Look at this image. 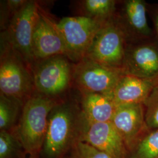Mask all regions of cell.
<instances>
[{
  "instance_id": "cell-11",
  "label": "cell",
  "mask_w": 158,
  "mask_h": 158,
  "mask_svg": "<svg viewBox=\"0 0 158 158\" xmlns=\"http://www.w3.org/2000/svg\"><path fill=\"white\" fill-rule=\"evenodd\" d=\"M111 123L124 142L128 153L148 129L143 104H125L116 106Z\"/></svg>"
},
{
  "instance_id": "cell-23",
  "label": "cell",
  "mask_w": 158,
  "mask_h": 158,
  "mask_svg": "<svg viewBox=\"0 0 158 158\" xmlns=\"http://www.w3.org/2000/svg\"><path fill=\"white\" fill-rule=\"evenodd\" d=\"M28 1L25 0H8L6 4L8 8L10 11L14 12V14L24 6Z\"/></svg>"
},
{
  "instance_id": "cell-15",
  "label": "cell",
  "mask_w": 158,
  "mask_h": 158,
  "mask_svg": "<svg viewBox=\"0 0 158 158\" xmlns=\"http://www.w3.org/2000/svg\"><path fill=\"white\" fill-rule=\"evenodd\" d=\"M80 108L86 121L105 123L111 121L116 106L112 98L106 95L83 93Z\"/></svg>"
},
{
  "instance_id": "cell-22",
  "label": "cell",
  "mask_w": 158,
  "mask_h": 158,
  "mask_svg": "<svg viewBox=\"0 0 158 158\" xmlns=\"http://www.w3.org/2000/svg\"><path fill=\"white\" fill-rule=\"evenodd\" d=\"M147 12L152 22L153 34L158 40V4L148 3Z\"/></svg>"
},
{
  "instance_id": "cell-18",
  "label": "cell",
  "mask_w": 158,
  "mask_h": 158,
  "mask_svg": "<svg viewBox=\"0 0 158 158\" xmlns=\"http://www.w3.org/2000/svg\"><path fill=\"white\" fill-rule=\"evenodd\" d=\"M117 4L114 0H86L84 8L89 17L105 22L115 15Z\"/></svg>"
},
{
  "instance_id": "cell-10",
  "label": "cell",
  "mask_w": 158,
  "mask_h": 158,
  "mask_svg": "<svg viewBox=\"0 0 158 158\" xmlns=\"http://www.w3.org/2000/svg\"><path fill=\"white\" fill-rule=\"evenodd\" d=\"M79 141L106 153L112 158H127L128 151L113 123H89L84 118Z\"/></svg>"
},
{
  "instance_id": "cell-1",
  "label": "cell",
  "mask_w": 158,
  "mask_h": 158,
  "mask_svg": "<svg viewBox=\"0 0 158 158\" xmlns=\"http://www.w3.org/2000/svg\"><path fill=\"white\" fill-rule=\"evenodd\" d=\"M83 123L80 107L71 102H59L49 115L43 157L65 158L79 141Z\"/></svg>"
},
{
  "instance_id": "cell-16",
  "label": "cell",
  "mask_w": 158,
  "mask_h": 158,
  "mask_svg": "<svg viewBox=\"0 0 158 158\" xmlns=\"http://www.w3.org/2000/svg\"><path fill=\"white\" fill-rule=\"evenodd\" d=\"M127 158H158V128H148Z\"/></svg>"
},
{
  "instance_id": "cell-14",
  "label": "cell",
  "mask_w": 158,
  "mask_h": 158,
  "mask_svg": "<svg viewBox=\"0 0 158 158\" xmlns=\"http://www.w3.org/2000/svg\"><path fill=\"white\" fill-rule=\"evenodd\" d=\"M158 84V76L143 78L123 74L112 94L116 106L125 104H144Z\"/></svg>"
},
{
  "instance_id": "cell-19",
  "label": "cell",
  "mask_w": 158,
  "mask_h": 158,
  "mask_svg": "<svg viewBox=\"0 0 158 158\" xmlns=\"http://www.w3.org/2000/svg\"><path fill=\"white\" fill-rule=\"evenodd\" d=\"M25 153L13 131L0 132V158H24Z\"/></svg>"
},
{
  "instance_id": "cell-5",
  "label": "cell",
  "mask_w": 158,
  "mask_h": 158,
  "mask_svg": "<svg viewBox=\"0 0 158 158\" xmlns=\"http://www.w3.org/2000/svg\"><path fill=\"white\" fill-rule=\"evenodd\" d=\"M25 62L11 46L1 55L0 64L1 94L16 99L24 104L34 93L33 76Z\"/></svg>"
},
{
  "instance_id": "cell-4",
  "label": "cell",
  "mask_w": 158,
  "mask_h": 158,
  "mask_svg": "<svg viewBox=\"0 0 158 158\" xmlns=\"http://www.w3.org/2000/svg\"><path fill=\"white\" fill-rule=\"evenodd\" d=\"M106 22L89 16H78L64 17L56 23L64 41L67 57L77 62L84 58L96 34Z\"/></svg>"
},
{
  "instance_id": "cell-8",
  "label": "cell",
  "mask_w": 158,
  "mask_h": 158,
  "mask_svg": "<svg viewBox=\"0 0 158 158\" xmlns=\"http://www.w3.org/2000/svg\"><path fill=\"white\" fill-rule=\"evenodd\" d=\"M73 68L64 55L42 60L34 69V86L40 94L54 97L63 93L73 77Z\"/></svg>"
},
{
  "instance_id": "cell-13",
  "label": "cell",
  "mask_w": 158,
  "mask_h": 158,
  "mask_svg": "<svg viewBox=\"0 0 158 158\" xmlns=\"http://www.w3.org/2000/svg\"><path fill=\"white\" fill-rule=\"evenodd\" d=\"M32 49L36 60H44L57 55L67 56L64 41L56 23L40 13L34 29Z\"/></svg>"
},
{
  "instance_id": "cell-3",
  "label": "cell",
  "mask_w": 158,
  "mask_h": 158,
  "mask_svg": "<svg viewBox=\"0 0 158 158\" xmlns=\"http://www.w3.org/2000/svg\"><path fill=\"white\" fill-rule=\"evenodd\" d=\"M127 43L125 34L114 16L99 29L85 57L122 70Z\"/></svg>"
},
{
  "instance_id": "cell-20",
  "label": "cell",
  "mask_w": 158,
  "mask_h": 158,
  "mask_svg": "<svg viewBox=\"0 0 158 158\" xmlns=\"http://www.w3.org/2000/svg\"><path fill=\"white\" fill-rule=\"evenodd\" d=\"M64 158H112L84 142H76Z\"/></svg>"
},
{
  "instance_id": "cell-9",
  "label": "cell",
  "mask_w": 158,
  "mask_h": 158,
  "mask_svg": "<svg viewBox=\"0 0 158 158\" xmlns=\"http://www.w3.org/2000/svg\"><path fill=\"white\" fill-rule=\"evenodd\" d=\"M122 71L139 77H158V40L155 35L127 43Z\"/></svg>"
},
{
  "instance_id": "cell-21",
  "label": "cell",
  "mask_w": 158,
  "mask_h": 158,
  "mask_svg": "<svg viewBox=\"0 0 158 158\" xmlns=\"http://www.w3.org/2000/svg\"><path fill=\"white\" fill-rule=\"evenodd\" d=\"M143 105L147 127L149 129L158 128V84Z\"/></svg>"
},
{
  "instance_id": "cell-6",
  "label": "cell",
  "mask_w": 158,
  "mask_h": 158,
  "mask_svg": "<svg viewBox=\"0 0 158 158\" xmlns=\"http://www.w3.org/2000/svg\"><path fill=\"white\" fill-rule=\"evenodd\" d=\"M123 74L121 70L108 67L85 57L77 63L73 70L74 81L82 93H99L111 98Z\"/></svg>"
},
{
  "instance_id": "cell-17",
  "label": "cell",
  "mask_w": 158,
  "mask_h": 158,
  "mask_svg": "<svg viewBox=\"0 0 158 158\" xmlns=\"http://www.w3.org/2000/svg\"><path fill=\"white\" fill-rule=\"evenodd\" d=\"M23 104L16 99L0 95V129L11 131L14 128L17 117Z\"/></svg>"
},
{
  "instance_id": "cell-12",
  "label": "cell",
  "mask_w": 158,
  "mask_h": 158,
  "mask_svg": "<svg viewBox=\"0 0 158 158\" xmlns=\"http://www.w3.org/2000/svg\"><path fill=\"white\" fill-rule=\"evenodd\" d=\"M148 3L144 0H127L122 2L114 18L125 34L128 42L149 38L154 35L148 25Z\"/></svg>"
},
{
  "instance_id": "cell-7",
  "label": "cell",
  "mask_w": 158,
  "mask_h": 158,
  "mask_svg": "<svg viewBox=\"0 0 158 158\" xmlns=\"http://www.w3.org/2000/svg\"><path fill=\"white\" fill-rule=\"evenodd\" d=\"M40 13L38 4L35 1H28L19 10L12 15L8 25V41L12 48L29 64L35 60L32 39Z\"/></svg>"
},
{
  "instance_id": "cell-2",
  "label": "cell",
  "mask_w": 158,
  "mask_h": 158,
  "mask_svg": "<svg viewBox=\"0 0 158 158\" xmlns=\"http://www.w3.org/2000/svg\"><path fill=\"white\" fill-rule=\"evenodd\" d=\"M55 97L34 93L25 102L13 132L29 158H40L45 139L49 115L59 102Z\"/></svg>"
}]
</instances>
